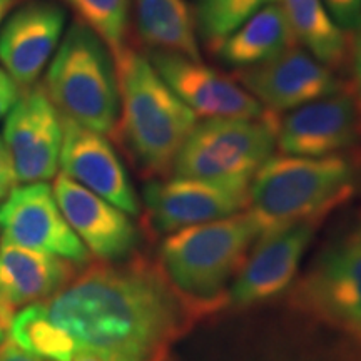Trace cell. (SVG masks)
Segmentation results:
<instances>
[{
  "instance_id": "obj_1",
  "label": "cell",
  "mask_w": 361,
  "mask_h": 361,
  "mask_svg": "<svg viewBox=\"0 0 361 361\" xmlns=\"http://www.w3.org/2000/svg\"><path fill=\"white\" fill-rule=\"evenodd\" d=\"M51 322L78 351L107 361H168L194 316L157 264H90L44 301Z\"/></svg>"
},
{
  "instance_id": "obj_2",
  "label": "cell",
  "mask_w": 361,
  "mask_h": 361,
  "mask_svg": "<svg viewBox=\"0 0 361 361\" xmlns=\"http://www.w3.org/2000/svg\"><path fill=\"white\" fill-rule=\"evenodd\" d=\"M358 168L346 156H271L247 189L246 214L258 239L306 221H323L358 189Z\"/></svg>"
},
{
  "instance_id": "obj_3",
  "label": "cell",
  "mask_w": 361,
  "mask_h": 361,
  "mask_svg": "<svg viewBox=\"0 0 361 361\" xmlns=\"http://www.w3.org/2000/svg\"><path fill=\"white\" fill-rule=\"evenodd\" d=\"M258 239L246 211L166 236L157 268L197 319L228 306L231 278Z\"/></svg>"
},
{
  "instance_id": "obj_4",
  "label": "cell",
  "mask_w": 361,
  "mask_h": 361,
  "mask_svg": "<svg viewBox=\"0 0 361 361\" xmlns=\"http://www.w3.org/2000/svg\"><path fill=\"white\" fill-rule=\"evenodd\" d=\"M116 67L121 139L144 173L169 174L176 156L200 121L162 80L147 54L126 47L116 57Z\"/></svg>"
},
{
  "instance_id": "obj_5",
  "label": "cell",
  "mask_w": 361,
  "mask_h": 361,
  "mask_svg": "<svg viewBox=\"0 0 361 361\" xmlns=\"http://www.w3.org/2000/svg\"><path fill=\"white\" fill-rule=\"evenodd\" d=\"M44 89L62 117L101 134L117 129L121 92L116 59L79 19L62 35L49 62Z\"/></svg>"
},
{
  "instance_id": "obj_6",
  "label": "cell",
  "mask_w": 361,
  "mask_h": 361,
  "mask_svg": "<svg viewBox=\"0 0 361 361\" xmlns=\"http://www.w3.org/2000/svg\"><path fill=\"white\" fill-rule=\"evenodd\" d=\"M278 116L258 119H209L197 123L176 156L173 171L236 189H250L276 147Z\"/></svg>"
},
{
  "instance_id": "obj_7",
  "label": "cell",
  "mask_w": 361,
  "mask_h": 361,
  "mask_svg": "<svg viewBox=\"0 0 361 361\" xmlns=\"http://www.w3.org/2000/svg\"><path fill=\"white\" fill-rule=\"evenodd\" d=\"M291 305L361 340V226L319 256L293 288Z\"/></svg>"
},
{
  "instance_id": "obj_8",
  "label": "cell",
  "mask_w": 361,
  "mask_h": 361,
  "mask_svg": "<svg viewBox=\"0 0 361 361\" xmlns=\"http://www.w3.org/2000/svg\"><path fill=\"white\" fill-rule=\"evenodd\" d=\"M2 137L12 157L17 183H47L56 178L62 147V117L44 84L20 90L6 116Z\"/></svg>"
},
{
  "instance_id": "obj_9",
  "label": "cell",
  "mask_w": 361,
  "mask_h": 361,
  "mask_svg": "<svg viewBox=\"0 0 361 361\" xmlns=\"http://www.w3.org/2000/svg\"><path fill=\"white\" fill-rule=\"evenodd\" d=\"M234 78L273 116H283L348 87L336 71L322 64L300 45L264 64L234 71Z\"/></svg>"
},
{
  "instance_id": "obj_10",
  "label": "cell",
  "mask_w": 361,
  "mask_h": 361,
  "mask_svg": "<svg viewBox=\"0 0 361 361\" xmlns=\"http://www.w3.org/2000/svg\"><path fill=\"white\" fill-rule=\"evenodd\" d=\"M0 228L2 241L59 256L75 264L90 261L89 250L72 231L47 183L13 188L0 204Z\"/></svg>"
},
{
  "instance_id": "obj_11",
  "label": "cell",
  "mask_w": 361,
  "mask_h": 361,
  "mask_svg": "<svg viewBox=\"0 0 361 361\" xmlns=\"http://www.w3.org/2000/svg\"><path fill=\"white\" fill-rule=\"evenodd\" d=\"M361 139V102L353 87L278 116L279 154L324 157L340 154Z\"/></svg>"
},
{
  "instance_id": "obj_12",
  "label": "cell",
  "mask_w": 361,
  "mask_h": 361,
  "mask_svg": "<svg viewBox=\"0 0 361 361\" xmlns=\"http://www.w3.org/2000/svg\"><path fill=\"white\" fill-rule=\"evenodd\" d=\"M149 61L197 119H258L268 114L238 80L206 66L202 59L149 51Z\"/></svg>"
},
{
  "instance_id": "obj_13",
  "label": "cell",
  "mask_w": 361,
  "mask_h": 361,
  "mask_svg": "<svg viewBox=\"0 0 361 361\" xmlns=\"http://www.w3.org/2000/svg\"><path fill=\"white\" fill-rule=\"evenodd\" d=\"M142 197L149 224L166 236L239 214L247 206V189L179 176L151 179L144 186Z\"/></svg>"
},
{
  "instance_id": "obj_14",
  "label": "cell",
  "mask_w": 361,
  "mask_h": 361,
  "mask_svg": "<svg viewBox=\"0 0 361 361\" xmlns=\"http://www.w3.org/2000/svg\"><path fill=\"white\" fill-rule=\"evenodd\" d=\"M59 168L67 178L119 207L126 214L137 216L141 213V204L128 171L106 134L62 117Z\"/></svg>"
},
{
  "instance_id": "obj_15",
  "label": "cell",
  "mask_w": 361,
  "mask_h": 361,
  "mask_svg": "<svg viewBox=\"0 0 361 361\" xmlns=\"http://www.w3.org/2000/svg\"><path fill=\"white\" fill-rule=\"evenodd\" d=\"M323 221H306L258 239V245L234 278L228 306L250 308L264 303L290 288L298 266Z\"/></svg>"
},
{
  "instance_id": "obj_16",
  "label": "cell",
  "mask_w": 361,
  "mask_h": 361,
  "mask_svg": "<svg viewBox=\"0 0 361 361\" xmlns=\"http://www.w3.org/2000/svg\"><path fill=\"white\" fill-rule=\"evenodd\" d=\"M66 32V12L52 0H30L0 29V64L20 89L37 84Z\"/></svg>"
},
{
  "instance_id": "obj_17",
  "label": "cell",
  "mask_w": 361,
  "mask_h": 361,
  "mask_svg": "<svg viewBox=\"0 0 361 361\" xmlns=\"http://www.w3.org/2000/svg\"><path fill=\"white\" fill-rule=\"evenodd\" d=\"M52 191L66 221L89 252L107 263H116L133 252L137 231L129 214L66 174L56 176Z\"/></svg>"
},
{
  "instance_id": "obj_18",
  "label": "cell",
  "mask_w": 361,
  "mask_h": 361,
  "mask_svg": "<svg viewBox=\"0 0 361 361\" xmlns=\"http://www.w3.org/2000/svg\"><path fill=\"white\" fill-rule=\"evenodd\" d=\"M75 263L64 258L2 241L0 324L7 329L17 311L56 295L75 276Z\"/></svg>"
},
{
  "instance_id": "obj_19",
  "label": "cell",
  "mask_w": 361,
  "mask_h": 361,
  "mask_svg": "<svg viewBox=\"0 0 361 361\" xmlns=\"http://www.w3.org/2000/svg\"><path fill=\"white\" fill-rule=\"evenodd\" d=\"M295 45L298 44L291 27L283 7L276 2L239 25L214 52L223 64L243 71L264 64Z\"/></svg>"
},
{
  "instance_id": "obj_20",
  "label": "cell",
  "mask_w": 361,
  "mask_h": 361,
  "mask_svg": "<svg viewBox=\"0 0 361 361\" xmlns=\"http://www.w3.org/2000/svg\"><path fill=\"white\" fill-rule=\"evenodd\" d=\"M135 27L149 51L201 59L200 39L186 0H130Z\"/></svg>"
},
{
  "instance_id": "obj_21",
  "label": "cell",
  "mask_w": 361,
  "mask_h": 361,
  "mask_svg": "<svg viewBox=\"0 0 361 361\" xmlns=\"http://www.w3.org/2000/svg\"><path fill=\"white\" fill-rule=\"evenodd\" d=\"M296 44L336 71L348 61V34L331 19L323 0H279Z\"/></svg>"
},
{
  "instance_id": "obj_22",
  "label": "cell",
  "mask_w": 361,
  "mask_h": 361,
  "mask_svg": "<svg viewBox=\"0 0 361 361\" xmlns=\"http://www.w3.org/2000/svg\"><path fill=\"white\" fill-rule=\"evenodd\" d=\"M11 340L22 350L51 361H72L78 346L51 322L44 301L27 305L13 314L11 324Z\"/></svg>"
},
{
  "instance_id": "obj_23",
  "label": "cell",
  "mask_w": 361,
  "mask_h": 361,
  "mask_svg": "<svg viewBox=\"0 0 361 361\" xmlns=\"http://www.w3.org/2000/svg\"><path fill=\"white\" fill-rule=\"evenodd\" d=\"M276 2L279 0H196L192 16L197 39L214 52L239 25Z\"/></svg>"
},
{
  "instance_id": "obj_24",
  "label": "cell",
  "mask_w": 361,
  "mask_h": 361,
  "mask_svg": "<svg viewBox=\"0 0 361 361\" xmlns=\"http://www.w3.org/2000/svg\"><path fill=\"white\" fill-rule=\"evenodd\" d=\"M78 13V19L89 25L111 49L114 59L128 47L130 0H66Z\"/></svg>"
},
{
  "instance_id": "obj_25",
  "label": "cell",
  "mask_w": 361,
  "mask_h": 361,
  "mask_svg": "<svg viewBox=\"0 0 361 361\" xmlns=\"http://www.w3.org/2000/svg\"><path fill=\"white\" fill-rule=\"evenodd\" d=\"M324 7L336 25L346 34L361 30V0H323Z\"/></svg>"
},
{
  "instance_id": "obj_26",
  "label": "cell",
  "mask_w": 361,
  "mask_h": 361,
  "mask_svg": "<svg viewBox=\"0 0 361 361\" xmlns=\"http://www.w3.org/2000/svg\"><path fill=\"white\" fill-rule=\"evenodd\" d=\"M17 184L16 171H13L12 157L8 154V149L0 135V204L7 200L8 194L13 191Z\"/></svg>"
},
{
  "instance_id": "obj_27",
  "label": "cell",
  "mask_w": 361,
  "mask_h": 361,
  "mask_svg": "<svg viewBox=\"0 0 361 361\" xmlns=\"http://www.w3.org/2000/svg\"><path fill=\"white\" fill-rule=\"evenodd\" d=\"M20 87L11 75L0 67V119L8 114L20 94Z\"/></svg>"
},
{
  "instance_id": "obj_28",
  "label": "cell",
  "mask_w": 361,
  "mask_h": 361,
  "mask_svg": "<svg viewBox=\"0 0 361 361\" xmlns=\"http://www.w3.org/2000/svg\"><path fill=\"white\" fill-rule=\"evenodd\" d=\"M0 361H51L35 356L29 351L22 350L19 345H16L12 340H4L0 345Z\"/></svg>"
},
{
  "instance_id": "obj_29",
  "label": "cell",
  "mask_w": 361,
  "mask_h": 361,
  "mask_svg": "<svg viewBox=\"0 0 361 361\" xmlns=\"http://www.w3.org/2000/svg\"><path fill=\"white\" fill-rule=\"evenodd\" d=\"M351 67H353V90L361 102V30L355 34V40L350 47Z\"/></svg>"
},
{
  "instance_id": "obj_30",
  "label": "cell",
  "mask_w": 361,
  "mask_h": 361,
  "mask_svg": "<svg viewBox=\"0 0 361 361\" xmlns=\"http://www.w3.org/2000/svg\"><path fill=\"white\" fill-rule=\"evenodd\" d=\"M16 4L17 0H0V24H4V20L7 19Z\"/></svg>"
},
{
  "instance_id": "obj_31",
  "label": "cell",
  "mask_w": 361,
  "mask_h": 361,
  "mask_svg": "<svg viewBox=\"0 0 361 361\" xmlns=\"http://www.w3.org/2000/svg\"><path fill=\"white\" fill-rule=\"evenodd\" d=\"M72 361H107V360L96 353H90V351H78Z\"/></svg>"
},
{
  "instance_id": "obj_32",
  "label": "cell",
  "mask_w": 361,
  "mask_h": 361,
  "mask_svg": "<svg viewBox=\"0 0 361 361\" xmlns=\"http://www.w3.org/2000/svg\"><path fill=\"white\" fill-rule=\"evenodd\" d=\"M4 340H6V328H4L2 324H0V345H2Z\"/></svg>"
}]
</instances>
